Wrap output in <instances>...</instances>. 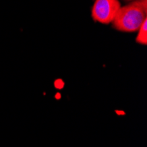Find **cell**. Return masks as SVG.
Masks as SVG:
<instances>
[{"label": "cell", "instance_id": "obj_4", "mask_svg": "<svg viewBox=\"0 0 147 147\" xmlns=\"http://www.w3.org/2000/svg\"><path fill=\"white\" fill-rule=\"evenodd\" d=\"M126 2H133V1H141V2H147V0H124Z\"/></svg>", "mask_w": 147, "mask_h": 147}, {"label": "cell", "instance_id": "obj_2", "mask_svg": "<svg viewBox=\"0 0 147 147\" xmlns=\"http://www.w3.org/2000/svg\"><path fill=\"white\" fill-rule=\"evenodd\" d=\"M119 0H94L91 9L92 20L103 25L112 24L121 7Z\"/></svg>", "mask_w": 147, "mask_h": 147}, {"label": "cell", "instance_id": "obj_3", "mask_svg": "<svg viewBox=\"0 0 147 147\" xmlns=\"http://www.w3.org/2000/svg\"><path fill=\"white\" fill-rule=\"evenodd\" d=\"M138 34L136 37V42L144 46L147 44V20H145L141 26L137 31Z\"/></svg>", "mask_w": 147, "mask_h": 147}, {"label": "cell", "instance_id": "obj_1", "mask_svg": "<svg viewBox=\"0 0 147 147\" xmlns=\"http://www.w3.org/2000/svg\"><path fill=\"white\" fill-rule=\"evenodd\" d=\"M145 20H147V2H129L120 7L112 26L119 32L135 33Z\"/></svg>", "mask_w": 147, "mask_h": 147}]
</instances>
